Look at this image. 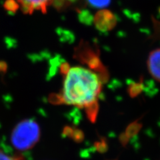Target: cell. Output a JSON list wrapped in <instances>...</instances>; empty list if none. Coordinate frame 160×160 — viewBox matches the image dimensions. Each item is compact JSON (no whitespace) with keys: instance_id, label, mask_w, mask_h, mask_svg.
I'll use <instances>...</instances> for the list:
<instances>
[{"instance_id":"9c48e42d","label":"cell","mask_w":160,"mask_h":160,"mask_svg":"<svg viewBox=\"0 0 160 160\" xmlns=\"http://www.w3.org/2000/svg\"><path fill=\"white\" fill-rule=\"evenodd\" d=\"M6 10L10 12H16L19 9V5L16 0H6L4 3Z\"/></svg>"},{"instance_id":"8fae6325","label":"cell","mask_w":160,"mask_h":160,"mask_svg":"<svg viewBox=\"0 0 160 160\" xmlns=\"http://www.w3.org/2000/svg\"><path fill=\"white\" fill-rule=\"evenodd\" d=\"M129 138L126 136V135L124 133L122 134L121 136H120V138H119V140L120 142H121L122 144L123 145V146H126V145L128 143V142H129Z\"/></svg>"},{"instance_id":"3957f363","label":"cell","mask_w":160,"mask_h":160,"mask_svg":"<svg viewBox=\"0 0 160 160\" xmlns=\"http://www.w3.org/2000/svg\"><path fill=\"white\" fill-rule=\"evenodd\" d=\"M118 22L115 14L108 9H103L98 11L94 17L96 28L102 32H108L116 27Z\"/></svg>"},{"instance_id":"30bf717a","label":"cell","mask_w":160,"mask_h":160,"mask_svg":"<svg viewBox=\"0 0 160 160\" xmlns=\"http://www.w3.org/2000/svg\"><path fill=\"white\" fill-rule=\"evenodd\" d=\"M0 160H24L20 156H9L0 149Z\"/></svg>"},{"instance_id":"5b68a950","label":"cell","mask_w":160,"mask_h":160,"mask_svg":"<svg viewBox=\"0 0 160 160\" xmlns=\"http://www.w3.org/2000/svg\"><path fill=\"white\" fill-rule=\"evenodd\" d=\"M149 72L152 76L160 82V48L150 52L147 62Z\"/></svg>"},{"instance_id":"7a4b0ae2","label":"cell","mask_w":160,"mask_h":160,"mask_svg":"<svg viewBox=\"0 0 160 160\" xmlns=\"http://www.w3.org/2000/svg\"><path fill=\"white\" fill-rule=\"evenodd\" d=\"M40 128L38 123L32 119H23L12 130L11 143L19 151L32 149L39 141Z\"/></svg>"},{"instance_id":"8992f818","label":"cell","mask_w":160,"mask_h":160,"mask_svg":"<svg viewBox=\"0 0 160 160\" xmlns=\"http://www.w3.org/2000/svg\"><path fill=\"white\" fill-rule=\"evenodd\" d=\"M144 90V84L143 83V79H141L139 82H132L128 85V94L129 96L135 98L139 96Z\"/></svg>"},{"instance_id":"52a82bcc","label":"cell","mask_w":160,"mask_h":160,"mask_svg":"<svg viewBox=\"0 0 160 160\" xmlns=\"http://www.w3.org/2000/svg\"><path fill=\"white\" fill-rule=\"evenodd\" d=\"M142 123L140 122V118L138 119L136 121H134L129 125L126 130L125 134L126 135V136L129 139H131L135 136H136L142 128Z\"/></svg>"},{"instance_id":"6da1fadb","label":"cell","mask_w":160,"mask_h":160,"mask_svg":"<svg viewBox=\"0 0 160 160\" xmlns=\"http://www.w3.org/2000/svg\"><path fill=\"white\" fill-rule=\"evenodd\" d=\"M64 75L62 92L54 96V102L86 110L92 122L98 112V98L102 92V79L99 74L82 66L62 69Z\"/></svg>"},{"instance_id":"ba28073f","label":"cell","mask_w":160,"mask_h":160,"mask_svg":"<svg viewBox=\"0 0 160 160\" xmlns=\"http://www.w3.org/2000/svg\"><path fill=\"white\" fill-rule=\"evenodd\" d=\"M87 2L93 8L103 9L109 6L111 0H87Z\"/></svg>"},{"instance_id":"277c9868","label":"cell","mask_w":160,"mask_h":160,"mask_svg":"<svg viewBox=\"0 0 160 160\" xmlns=\"http://www.w3.org/2000/svg\"><path fill=\"white\" fill-rule=\"evenodd\" d=\"M25 13H32L34 11L45 13L52 0H16Z\"/></svg>"}]
</instances>
